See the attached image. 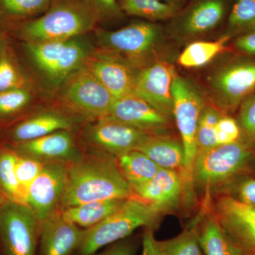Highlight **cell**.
<instances>
[{
    "mask_svg": "<svg viewBox=\"0 0 255 255\" xmlns=\"http://www.w3.org/2000/svg\"><path fill=\"white\" fill-rule=\"evenodd\" d=\"M127 199H108L70 206L60 211L64 219L83 229L98 224L114 212Z\"/></svg>",
    "mask_w": 255,
    "mask_h": 255,
    "instance_id": "obj_23",
    "label": "cell"
},
{
    "mask_svg": "<svg viewBox=\"0 0 255 255\" xmlns=\"http://www.w3.org/2000/svg\"><path fill=\"white\" fill-rule=\"evenodd\" d=\"M136 251V243L132 240L125 238L116 242L106 251L96 255H135Z\"/></svg>",
    "mask_w": 255,
    "mask_h": 255,
    "instance_id": "obj_42",
    "label": "cell"
},
{
    "mask_svg": "<svg viewBox=\"0 0 255 255\" xmlns=\"http://www.w3.org/2000/svg\"><path fill=\"white\" fill-rule=\"evenodd\" d=\"M24 47L42 85L53 92L83 66L95 50L85 36L64 41L26 42Z\"/></svg>",
    "mask_w": 255,
    "mask_h": 255,
    "instance_id": "obj_2",
    "label": "cell"
},
{
    "mask_svg": "<svg viewBox=\"0 0 255 255\" xmlns=\"http://www.w3.org/2000/svg\"><path fill=\"white\" fill-rule=\"evenodd\" d=\"M209 95L224 115L236 113L255 93V58L235 52L220 63L207 78Z\"/></svg>",
    "mask_w": 255,
    "mask_h": 255,
    "instance_id": "obj_6",
    "label": "cell"
},
{
    "mask_svg": "<svg viewBox=\"0 0 255 255\" xmlns=\"http://www.w3.org/2000/svg\"><path fill=\"white\" fill-rule=\"evenodd\" d=\"M182 189V180L177 171L161 168L150 180L132 191L137 197L164 212L177 207Z\"/></svg>",
    "mask_w": 255,
    "mask_h": 255,
    "instance_id": "obj_21",
    "label": "cell"
},
{
    "mask_svg": "<svg viewBox=\"0 0 255 255\" xmlns=\"http://www.w3.org/2000/svg\"><path fill=\"white\" fill-rule=\"evenodd\" d=\"M222 115L215 107L206 105L203 109L196 131L197 151L208 150L218 145L216 128Z\"/></svg>",
    "mask_w": 255,
    "mask_h": 255,
    "instance_id": "obj_31",
    "label": "cell"
},
{
    "mask_svg": "<svg viewBox=\"0 0 255 255\" xmlns=\"http://www.w3.org/2000/svg\"><path fill=\"white\" fill-rule=\"evenodd\" d=\"M134 196L117 157L84 151L81 159L68 164V184L60 211L92 201L127 199Z\"/></svg>",
    "mask_w": 255,
    "mask_h": 255,
    "instance_id": "obj_1",
    "label": "cell"
},
{
    "mask_svg": "<svg viewBox=\"0 0 255 255\" xmlns=\"http://www.w3.org/2000/svg\"><path fill=\"white\" fill-rule=\"evenodd\" d=\"M236 195L237 197L234 198L240 202L255 206V179L248 178L242 181L237 188Z\"/></svg>",
    "mask_w": 255,
    "mask_h": 255,
    "instance_id": "obj_41",
    "label": "cell"
},
{
    "mask_svg": "<svg viewBox=\"0 0 255 255\" xmlns=\"http://www.w3.org/2000/svg\"><path fill=\"white\" fill-rule=\"evenodd\" d=\"M175 75L170 64L154 61L139 70L134 95L172 119L174 107L172 85Z\"/></svg>",
    "mask_w": 255,
    "mask_h": 255,
    "instance_id": "obj_16",
    "label": "cell"
},
{
    "mask_svg": "<svg viewBox=\"0 0 255 255\" xmlns=\"http://www.w3.org/2000/svg\"><path fill=\"white\" fill-rule=\"evenodd\" d=\"M162 213L135 195L129 198L103 221L85 229L75 255H94L103 247L127 238L138 228H155Z\"/></svg>",
    "mask_w": 255,
    "mask_h": 255,
    "instance_id": "obj_3",
    "label": "cell"
},
{
    "mask_svg": "<svg viewBox=\"0 0 255 255\" xmlns=\"http://www.w3.org/2000/svg\"><path fill=\"white\" fill-rule=\"evenodd\" d=\"M166 2L169 3V4H172L175 5V6H179V3L182 1V0H164Z\"/></svg>",
    "mask_w": 255,
    "mask_h": 255,
    "instance_id": "obj_43",
    "label": "cell"
},
{
    "mask_svg": "<svg viewBox=\"0 0 255 255\" xmlns=\"http://www.w3.org/2000/svg\"><path fill=\"white\" fill-rule=\"evenodd\" d=\"M233 0H191L169 20V33L179 41H189L214 31L226 22Z\"/></svg>",
    "mask_w": 255,
    "mask_h": 255,
    "instance_id": "obj_12",
    "label": "cell"
},
{
    "mask_svg": "<svg viewBox=\"0 0 255 255\" xmlns=\"http://www.w3.org/2000/svg\"><path fill=\"white\" fill-rule=\"evenodd\" d=\"M4 144L18 155L45 163H73L81 159L84 154L71 130H59L28 141Z\"/></svg>",
    "mask_w": 255,
    "mask_h": 255,
    "instance_id": "obj_14",
    "label": "cell"
},
{
    "mask_svg": "<svg viewBox=\"0 0 255 255\" xmlns=\"http://www.w3.org/2000/svg\"><path fill=\"white\" fill-rule=\"evenodd\" d=\"M22 76L6 53L0 57V92L25 87Z\"/></svg>",
    "mask_w": 255,
    "mask_h": 255,
    "instance_id": "obj_37",
    "label": "cell"
},
{
    "mask_svg": "<svg viewBox=\"0 0 255 255\" xmlns=\"http://www.w3.org/2000/svg\"><path fill=\"white\" fill-rule=\"evenodd\" d=\"M16 154L0 142V191L8 200L25 204L16 174Z\"/></svg>",
    "mask_w": 255,
    "mask_h": 255,
    "instance_id": "obj_29",
    "label": "cell"
},
{
    "mask_svg": "<svg viewBox=\"0 0 255 255\" xmlns=\"http://www.w3.org/2000/svg\"><path fill=\"white\" fill-rule=\"evenodd\" d=\"M105 117L154 135L164 132L171 119L135 95L117 99Z\"/></svg>",
    "mask_w": 255,
    "mask_h": 255,
    "instance_id": "obj_19",
    "label": "cell"
},
{
    "mask_svg": "<svg viewBox=\"0 0 255 255\" xmlns=\"http://www.w3.org/2000/svg\"><path fill=\"white\" fill-rule=\"evenodd\" d=\"M141 131L108 118L87 122L80 134V145L87 151L118 156L133 150L151 136Z\"/></svg>",
    "mask_w": 255,
    "mask_h": 255,
    "instance_id": "obj_11",
    "label": "cell"
},
{
    "mask_svg": "<svg viewBox=\"0 0 255 255\" xmlns=\"http://www.w3.org/2000/svg\"><path fill=\"white\" fill-rule=\"evenodd\" d=\"M232 46L236 53L255 58V31L233 38Z\"/></svg>",
    "mask_w": 255,
    "mask_h": 255,
    "instance_id": "obj_39",
    "label": "cell"
},
{
    "mask_svg": "<svg viewBox=\"0 0 255 255\" xmlns=\"http://www.w3.org/2000/svg\"><path fill=\"white\" fill-rule=\"evenodd\" d=\"M231 40L229 36L222 35L216 41L192 42L179 55L178 63L186 68L204 66L223 53Z\"/></svg>",
    "mask_w": 255,
    "mask_h": 255,
    "instance_id": "obj_27",
    "label": "cell"
},
{
    "mask_svg": "<svg viewBox=\"0 0 255 255\" xmlns=\"http://www.w3.org/2000/svg\"><path fill=\"white\" fill-rule=\"evenodd\" d=\"M84 66L116 100L134 95L135 81L140 69L120 57L95 49Z\"/></svg>",
    "mask_w": 255,
    "mask_h": 255,
    "instance_id": "obj_15",
    "label": "cell"
},
{
    "mask_svg": "<svg viewBox=\"0 0 255 255\" xmlns=\"http://www.w3.org/2000/svg\"><path fill=\"white\" fill-rule=\"evenodd\" d=\"M154 228H145L142 233V255H164L161 241L154 236Z\"/></svg>",
    "mask_w": 255,
    "mask_h": 255,
    "instance_id": "obj_40",
    "label": "cell"
},
{
    "mask_svg": "<svg viewBox=\"0 0 255 255\" xmlns=\"http://www.w3.org/2000/svg\"><path fill=\"white\" fill-rule=\"evenodd\" d=\"M6 198L4 197V195L1 194V191H0V211H1V206H2L3 204H4V201L6 200Z\"/></svg>",
    "mask_w": 255,
    "mask_h": 255,
    "instance_id": "obj_44",
    "label": "cell"
},
{
    "mask_svg": "<svg viewBox=\"0 0 255 255\" xmlns=\"http://www.w3.org/2000/svg\"><path fill=\"white\" fill-rule=\"evenodd\" d=\"M97 20L77 0H53L44 14L21 25L26 42L64 41L95 31Z\"/></svg>",
    "mask_w": 255,
    "mask_h": 255,
    "instance_id": "obj_4",
    "label": "cell"
},
{
    "mask_svg": "<svg viewBox=\"0 0 255 255\" xmlns=\"http://www.w3.org/2000/svg\"><path fill=\"white\" fill-rule=\"evenodd\" d=\"M55 93L63 110L87 122L107 117L116 100L84 65L65 79Z\"/></svg>",
    "mask_w": 255,
    "mask_h": 255,
    "instance_id": "obj_7",
    "label": "cell"
},
{
    "mask_svg": "<svg viewBox=\"0 0 255 255\" xmlns=\"http://www.w3.org/2000/svg\"><path fill=\"white\" fill-rule=\"evenodd\" d=\"M237 112L242 138L255 146V93L241 104Z\"/></svg>",
    "mask_w": 255,
    "mask_h": 255,
    "instance_id": "obj_36",
    "label": "cell"
},
{
    "mask_svg": "<svg viewBox=\"0 0 255 255\" xmlns=\"http://www.w3.org/2000/svg\"><path fill=\"white\" fill-rule=\"evenodd\" d=\"M68 164L49 162L28 189L26 205L40 223L60 211L68 184Z\"/></svg>",
    "mask_w": 255,
    "mask_h": 255,
    "instance_id": "obj_13",
    "label": "cell"
},
{
    "mask_svg": "<svg viewBox=\"0 0 255 255\" xmlns=\"http://www.w3.org/2000/svg\"><path fill=\"white\" fill-rule=\"evenodd\" d=\"M99 50L120 57L137 68L153 63L152 57L164 41V29L158 23L133 21L128 26L108 31L95 28Z\"/></svg>",
    "mask_w": 255,
    "mask_h": 255,
    "instance_id": "obj_5",
    "label": "cell"
},
{
    "mask_svg": "<svg viewBox=\"0 0 255 255\" xmlns=\"http://www.w3.org/2000/svg\"><path fill=\"white\" fill-rule=\"evenodd\" d=\"M119 167L132 189L148 182L160 167L140 151L133 150L117 157Z\"/></svg>",
    "mask_w": 255,
    "mask_h": 255,
    "instance_id": "obj_25",
    "label": "cell"
},
{
    "mask_svg": "<svg viewBox=\"0 0 255 255\" xmlns=\"http://www.w3.org/2000/svg\"><path fill=\"white\" fill-rule=\"evenodd\" d=\"M218 145L233 143L242 138V132L237 120L229 115H222L216 128Z\"/></svg>",
    "mask_w": 255,
    "mask_h": 255,
    "instance_id": "obj_38",
    "label": "cell"
},
{
    "mask_svg": "<svg viewBox=\"0 0 255 255\" xmlns=\"http://www.w3.org/2000/svg\"><path fill=\"white\" fill-rule=\"evenodd\" d=\"M173 117L180 133L186 156L185 170L191 169L197 152L196 131L205 102L197 85L176 74L172 85Z\"/></svg>",
    "mask_w": 255,
    "mask_h": 255,
    "instance_id": "obj_10",
    "label": "cell"
},
{
    "mask_svg": "<svg viewBox=\"0 0 255 255\" xmlns=\"http://www.w3.org/2000/svg\"><path fill=\"white\" fill-rule=\"evenodd\" d=\"M255 146L243 138L197 151L191 177L201 187H211L241 174L254 161Z\"/></svg>",
    "mask_w": 255,
    "mask_h": 255,
    "instance_id": "obj_8",
    "label": "cell"
},
{
    "mask_svg": "<svg viewBox=\"0 0 255 255\" xmlns=\"http://www.w3.org/2000/svg\"><path fill=\"white\" fill-rule=\"evenodd\" d=\"M136 150L152 159L160 168L185 169L186 156L182 142L163 135H151Z\"/></svg>",
    "mask_w": 255,
    "mask_h": 255,
    "instance_id": "obj_22",
    "label": "cell"
},
{
    "mask_svg": "<svg viewBox=\"0 0 255 255\" xmlns=\"http://www.w3.org/2000/svg\"><path fill=\"white\" fill-rule=\"evenodd\" d=\"M161 243L164 255H204L199 244L198 227L194 225Z\"/></svg>",
    "mask_w": 255,
    "mask_h": 255,
    "instance_id": "obj_30",
    "label": "cell"
},
{
    "mask_svg": "<svg viewBox=\"0 0 255 255\" xmlns=\"http://www.w3.org/2000/svg\"><path fill=\"white\" fill-rule=\"evenodd\" d=\"M31 100V92L26 87L0 92V120L16 117L27 108Z\"/></svg>",
    "mask_w": 255,
    "mask_h": 255,
    "instance_id": "obj_33",
    "label": "cell"
},
{
    "mask_svg": "<svg viewBox=\"0 0 255 255\" xmlns=\"http://www.w3.org/2000/svg\"><path fill=\"white\" fill-rule=\"evenodd\" d=\"M118 2L124 14L150 22L172 19L179 10V6L164 0H118Z\"/></svg>",
    "mask_w": 255,
    "mask_h": 255,
    "instance_id": "obj_26",
    "label": "cell"
},
{
    "mask_svg": "<svg viewBox=\"0 0 255 255\" xmlns=\"http://www.w3.org/2000/svg\"><path fill=\"white\" fill-rule=\"evenodd\" d=\"M216 216L226 234L246 255H255V206L223 196L216 202Z\"/></svg>",
    "mask_w": 255,
    "mask_h": 255,
    "instance_id": "obj_17",
    "label": "cell"
},
{
    "mask_svg": "<svg viewBox=\"0 0 255 255\" xmlns=\"http://www.w3.org/2000/svg\"><path fill=\"white\" fill-rule=\"evenodd\" d=\"M90 10L98 23L117 21L124 16L118 0H77Z\"/></svg>",
    "mask_w": 255,
    "mask_h": 255,
    "instance_id": "obj_35",
    "label": "cell"
},
{
    "mask_svg": "<svg viewBox=\"0 0 255 255\" xmlns=\"http://www.w3.org/2000/svg\"><path fill=\"white\" fill-rule=\"evenodd\" d=\"M16 154V174L21 196L26 204L28 189L32 183L41 173L45 162Z\"/></svg>",
    "mask_w": 255,
    "mask_h": 255,
    "instance_id": "obj_34",
    "label": "cell"
},
{
    "mask_svg": "<svg viewBox=\"0 0 255 255\" xmlns=\"http://www.w3.org/2000/svg\"><path fill=\"white\" fill-rule=\"evenodd\" d=\"M41 224L26 204L6 199L0 211V255H37Z\"/></svg>",
    "mask_w": 255,
    "mask_h": 255,
    "instance_id": "obj_9",
    "label": "cell"
},
{
    "mask_svg": "<svg viewBox=\"0 0 255 255\" xmlns=\"http://www.w3.org/2000/svg\"><path fill=\"white\" fill-rule=\"evenodd\" d=\"M85 232L57 211L41 223L37 255H75Z\"/></svg>",
    "mask_w": 255,
    "mask_h": 255,
    "instance_id": "obj_20",
    "label": "cell"
},
{
    "mask_svg": "<svg viewBox=\"0 0 255 255\" xmlns=\"http://www.w3.org/2000/svg\"></svg>",
    "mask_w": 255,
    "mask_h": 255,
    "instance_id": "obj_45",
    "label": "cell"
},
{
    "mask_svg": "<svg viewBox=\"0 0 255 255\" xmlns=\"http://www.w3.org/2000/svg\"><path fill=\"white\" fill-rule=\"evenodd\" d=\"M78 119L63 110L41 111L15 124L6 130L4 141L0 142L16 143L28 141L59 130L73 131Z\"/></svg>",
    "mask_w": 255,
    "mask_h": 255,
    "instance_id": "obj_18",
    "label": "cell"
},
{
    "mask_svg": "<svg viewBox=\"0 0 255 255\" xmlns=\"http://www.w3.org/2000/svg\"><path fill=\"white\" fill-rule=\"evenodd\" d=\"M255 31V0H233L223 35L235 37Z\"/></svg>",
    "mask_w": 255,
    "mask_h": 255,
    "instance_id": "obj_28",
    "label": "cell"
},
{
    "mask_svg": "<svg viewBox=\"0 0 255 255\" xmlns=\"http://www.w3.org/2000/svg\"><path fill=\"white\" fill-rule=\"evenodd\" d=\"M53 0H0V11L9 17L41 16L49 9Z\"/></svg>",
    "mask_w": 255,
    "mask_h": 255,
    "instance_id": "obj_32",
    "label": "cell"
},
{
    "mask_svg": "<svg viewBox=\"0 0 255 255\" xmlns=\"http://www.w3.org/2000/svg\"><path fill=\"white\" fill-rule=\"evenodd\" d=\"M198 236L204 255H246L215 217L207 218L198 227Z\"/></svg>",
    "mask_w": 255,
    "mask_h": 255,
    "instance_id": "obj_24",
    "label": "cell"
}]
</instances>
